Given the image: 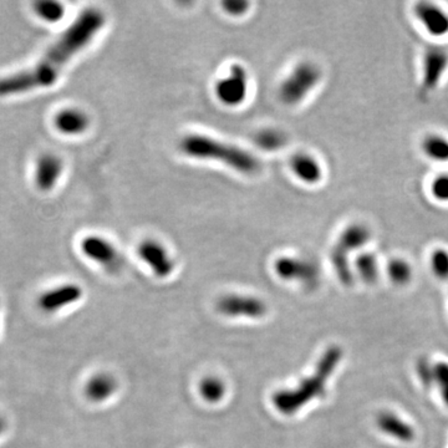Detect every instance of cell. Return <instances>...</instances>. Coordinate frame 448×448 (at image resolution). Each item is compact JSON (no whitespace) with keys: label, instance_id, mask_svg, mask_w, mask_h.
I'll list each match as a JSON object with an SVG mask.
<instances>
[{"label":"cell","instance_id":"cell-22","mask_svg":"<svg viewBox=\"0 0 448 448\" xmlns=\"http://www.w3.org/2000/svg\"><path fill=\"white\" fill-rule=\"evenodd\" d=\"M388 275L391 282L405 285L412 278V267L403 258H393L388 264Z\"/></svg>","mask_w":448,"mask_h":448},{"label":"cell","instance_id":"cell-26","mask_svg":"<svg viewBox=\"0 0 448 448\" xmlns=\"http://www.w3.org/2000/svg\"><path fill=\"white\" fill-rule=\"evenodd\" d=\"M430 193L434 201L448 203V174H437L430 183Z\"/></svg>","mask_w":448,"mask_h":448},{"label":"cell","instance_id":"cell-17","mask_svg":"<svg viewBox=\"0 0 448 448\" xmlns=\"http://www.w3.org/2000/svg\"><path fill=\"white\" fill-rule=\"evenodd\" d=\"M117 383L109 373H97L85 386V395L92 402H102L114 395Z\"/></svg>","mask_w":448,"mask_h":448},{"label":"cell","instance_id":"cell-6","mask_svg":"<svg viewBox=\"0 0 448 448\" xmlns=\"http://www.w3.org/2000/svg\"><path fill=\"white\" fill-rule=\"evenodd\" d=\"M217 99L230 107H235L244 102L248 94V74L240 64H233L227 76L218 80L214 86Z\"/></svg>","mask_w":448,"mask_h":448},{"label":"cell","instance_id":"cell-5","mask_svg":"<svg viewBox=\"0 0 448 448\" xmlns=\"http://www.w3.org/2000/svg\"><path fill=\"white\" fill-rule=\"evenodd\" d=\"M323 79V70L313 61H302L279 86V99L284 105L297 106L306 99Z\"/></svg>","mask_w":448,"mask_h":448},{"label":"cell","instance_id":"cell-2","mask_svg":"<svg viewBox=\"0 0 448 448\" xmlns=\"http://www.w3.org/2000/svg\"><path fill=\"white\" fill-rule=\"evenodd\" d=\"M181 152L191 159H210L228 166L239 174H258L262 164L259 159L245 149L234 144L204 136V134H187L181 139Z\"/></svg>","mask_w":448,"mask_h":448},{"label":"cell","instance_id":"cell-3","mask_svg":"<svg viewBox=\"0 0 448 448\" xmlns=\"http://www.w3.org/2000/svg\"><path fill=\"white\" fill-rule=\"evenodd\" d=\"M341 351L338 348H330L320 358L316 371L303 380L300 385L293 390H282L274 393L273 403L279 412L284 415H293L310 402L315 398L321 396L325 390V383L333 373L336 363L340 361Z\"/></svg>","mask_w":448,"mask_h":448},{"label":"cell","instance_id":"cell-20","mask_svg":"<svg viewBox=\"0 0 448 448\" xmlns=\"http://www.w3.org/2000/svg\"><path fill=\"white\" fill-rule=\"evenodd\" d=\"M254 142L264 151L275 152L288 144V137L282 129H264L254 136Z\"/></svg>","mask_w":448,"mask_h":448},{"label":"cell","instance_id":"cell-13","mask_svg":"<svg viewBox=\"0 0 448 448\" xmlns=\"http://www.w3.org/2000/svg\"><path fill=\"white\" fill-rule=\"evenodd\" d=\"M81 297H82L81 287L76 284H64L41 294L38 299V305L41 311L54 314L79 302Z\"/></svg>","mask_w":448,"mask_h":448},{"label":"cell","instance_id":"cell-23","mask_svg":"<svg viewBox=\"0 0 448 448\" xmlns=\"http://www.w3.org/2000/svg\"><path fill=\"white\" fill-rule=\"evenodd\" d=\"M36 14L48 23H58L65 14L64 5L55 0H43L34 5Z\"/></svg>","mask_w":448,"mask_h":448},{"label":"cell","instance_id":"cell-29","mask_svg":"<svg viewBox=\"0 0 448 448\" xmlns=\"http://www.w3.org/2000/svg\"><path fill=\"white\" fill-rule=\"evenodd\" d=\"M6 431V421L5 418L0 415V436H3V433Z\"/></svg>","mask_w":448,"mask_h":448},{"label":"cell","instance_id":"cell-16","mask_svg":"<svg viewBox=\"0 0 448 448\" xmlns=\"http://www.w3.org/2000/svg\"><path fill=\"white\" fill-rule=\"evenodd\" d=\"M54 124L61 134L76 136L89 129V116L79 109H65L55 116Z\"/></svg>","mask_w":448,"mask_h":448},{"label":"cell","instance_id":"cell-8","mask_svg":"<svg viewBox=\"0 0 448 448\" xmlns=\"http://www.w3.org/2000/svg\"><path fill=\"white\" fill-rule=\"evenodd\" d=\"M448 70V51L442 46H428L422 56L421 91L431 94L437 89Z\"/></svg>","mask_w":448,"mask_h":448},{"label":"cell","instance_id":"cell-19","mask_svg":"<svg viewBox=\"0 0 448 448\" xmlns=\"http://www.w3.org/2000/svg\"><path fill=\"white\" fill-rule=\"evenodd\" d=\"M423 154L436 164H448V137L439 134H428L421 141Z\"/></svg>","mask_w":448,"mask_h":448},{"label":"cell","instance_id":"cell-24","mask_svg":"<svg viewBox=\"0 0 448 448\" xmlns=\"http://www.w3.org/2000/svg\"><path fill=\"white\" fill-rule=\"evenodd\" d=\"M202 398L207 402L215 403L219 402L223 398L225 393V386L223 381L217 378H206L201 383L199 388Z\"/></svg>","mask_w":448,"mask_h":448},{"label":"cell","instance_id":"cell-1","mask_svg":"<svg viewBox=\"0 0 448 448\" xmlns=\"http://www.w3.org/2000/svg\"><path fill=\"white\" fill-rule=\"evenodd\" d=\"M105 23L106 18L101 10L85 9L34 68L0 79V97L53 86L65 65L91 43Z\"/></svg>","mask_w":448,"mask_h":448},{"label":"cell","instance_id":"cell-25","mask_svg":"<svg viewBox=\"0 0 448 448\" xmlns=\"http://www.w3.org/2000/svg\"><path fill=\"white\" fill-rule=\"evenodd\" d=\"M430 265L432 273L441 280L448 279V250L444 248H436L431 253Z\"/></svg>","mask_w":448,"mask_h":448},{"label":"cell","instance_id":"cell-28","mask_svg":"<svg viewBox=\"0 0 448 448\" xmlns=\"http://www.w3.org/2000/svg\"><path fill=\"white\" fill-rule=\"evenodd\" d=\"M434 378L437 380L439 385H441V390H442L443 400L446 401L448 405V366L447 365H437L434 368Z\"/></svg>","mask_w":448,"mask_h":448},{"label":"cell","instance_id":"cell-4","mask_svg":"<svg viewBox=\"0 0 448 448\" xmlns=\"http://www.w3.org/2000/svg\"><path fill=\"white\" fill-rule=\"evenodd\" d=\"M371 240V230L361 222L348 224L338 234L333 245L330 258L338 280L345 285L353 283V269L350 267V255L361 250Z\"/></svg>","mask_w":448,"mask_h":448},{"label":"cell","instance_id":"cell-12","mask_svg":"<svg viewBox=\"0 0 448 448\" xmlns=\"http://www.w3.org/2000/svg\"><path fill=\"white\" fill-rule=\"evenodd\" d=\"M139 258L149 265L151 270L159 278H167L172 274L174 269V262L169 255V250L164 244L159 243L154 239H147L139 244Z\"/></svg>","mask_w":448,"mask_h":448},{"label":"cell","instance_id":"cell-14","mask_svg":"<svg viewBox=\"0 0 448 448\" xmlns=\"http://www.w3.org/2000/svg\"><path fill=\"white\" fill-rule=\"evenodd\" d=\"M64 171V162L54 154L40 156L35 166V183L43 192H49L59 182Z\"/></svg>","mask_w":448,"mask_h":448},{"label":"cell","instance_id":"cell-7","mask_svg":"<svg viewBox=\"0 0 448 448\" xmlns=\"http://www.w3.org/2000/svg\"><path fill=\"white\" fill-rule=\"evenodd\" d=\"M274 270L279 278L300 283L304 287H315L318 283V267L306 258L280 257L274 263Z\"/></svg>","mask_w":448,"mask_h":448},{"label":"cell","instance_id":"cell-15","mask_svg":"<svg viewBox=\"0 0 448 448\" xmlns=\"http://www.w3.org/2000/svg\"><path fill=\"white\" fill-rule=\"evenodd\" d=\"M289 166L294 176L303 183L315 186L320 183L324 177L323 166L316 157L306 152L293 154Z\"/></svg>","mask_w":448,"mask_h":448},{"label":"cell","instance_id":"cell-11","mask_svg":"<svg viewBox=\"0 0 448 448\" xmlns=\"http://www.w3.org/2000/svg\"><path fill=\"white\" fill-rule=\"evenodd\" d=\"M217 308L219 313L232 318H260L267 313V306L260 299L239 294H229L220 298Z\"/></svg>","mask_w":448,"mask_h":448},{"label":"cell","instance_id":"cell-18","mask_svg":"<svg viewBox=\"0 0 448 448\" xmlns=\"http://www.w3.org/2000/svg\"><path fill=\"white\" fill-rule=\"evenodd\" d=\"M378 426L383 432L402 442H410L415 437L412 427L391 412H383L378 417Z\"/></svg>","mask_w":448,"mask_h":448},{"label":"cell","instance_id":"cell-21","mask_svg":"<svg viewBox=\"0 0 448 448\" xmlns=\"http://www.w3.org/2000/svg\"><path fill=\"white\" fill-rule=\"evenodd\" d=\"M353 267L358 272V277L366 284H373L378 280V259L370 252H361L358 254Z\"/></svg>","mask_w":448,"mask_h":448},{"label":"cell","instance_id":"cell-9","mask_svg":"<svg viewBox=\"0 0 448 448\" xmlns=\"http://www.w3.org/2000/svg\"><path fill=\"white\" fill-rule=\"evenodd\" d=\"M81 250L87 258L102 265L110 273L119 272L124 264V259L114 248V244L99 235L86 237L81 242Z\"/></svg>","mask_w":448,"mask_h":448},{"label":"cell","instance_id":"cell-27","mask_svg":"<svg viewBox=\"0 0 448 448\" xmlns=\"http://www.w3.org/2000/svg\"><path fill=\"white\" fill-rule=\"evenodd\" d=\"M222 6L227 14L232 16H242L248 11L250 4L244 0H227L222 3Z\"/></svg>","mask_w":448,"mask_h":448},{"label":"cell","instance_id":"cell-10","mask_svg":"<svg viewBox=\"0 0 448 448\" xmlns=\"http://www.w3.org/2000/svg\"><path fill=\"white\" fill-rule=\"evenodd\" d=\"M413 15L423 29L432 38L448 35V11L432 1H418L413 6Z\"/></svg>","mask_w":448,"mask_h":448}]
</instances>
